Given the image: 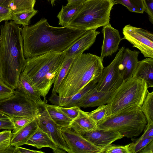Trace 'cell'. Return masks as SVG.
<instances>
[{"label": "cell", "mask_w": 153, "mask_h": 153, "mask_svg": "<svg viewBox=\"0 0 153 153\" xmlns=\"http://www.w3.org/2000/svg\"><path fill=\"white\" fill-rule=\"evenodd\" d=\"M15 92L14 90L7 85L0 77V101L10 97Z\"/></svg>", "instance_id": "8d00e7d4"}, {"label": "cell", "mask_w": 153, "mask_h": 153, "mask_svg": "<svg viewBox=\"0 0 153 153\" xmlns=\"http://www.w3.org/2000/svg\"><path fill=\"white\" fill-rule=\"evenodd\" d=\"M104 67L100 56L82 53L75 57L68 73L59 86L58 94L50 102L69 98L91 80L100 77Z\"/></svg>", "instance_id": "3957f363"}, {"label": "cell", "mask_w": 153, "mask_h": 153, "mask_svg": "<svg viewBox=\"0 0 153 153\" xmlns=\"http://www.w3.org/2000/svg\"><path fill=\"white\" fill-rule=\"evenodd\" d=\"M35 3L36 0H13L12 12L16 13L33 10Z\"/></svg>", "instance_id": "4dcf8cb0"}, {"label": "cell", "mask_w": 153, "mask_h": 153, "mask_svg": "<svg viewBox=\"0 0 153 153\" xmlns=\"http://www.w3.org/2000/svg\"><path fill=\"white\" fill-rule=\"evenodd\" d=\"M102 32L103 40L100 57L103 61L105 57L111 56L117 51L123 39L121 38L119 31L111 26L110 23L103 26Z\"/></svg>", "instance_id": "4fadbf2b"}, {"label": "cell", "mask_w": 153, "mask_h": 153, "mask_svg": "<svg viewBox=\"0 0 153 153\" xmlns=\"http://www.w3.org/2000/svg\"><path fill=\"white\" fill-rule=\"evenodd\" d=\"M139 153H153V140H152Z\"/></svg>", "instance_id": "7bdbcfd3"}, {"label": "cell", "mask_w": 153, "mask_h": 153, "mask_svg": "<svg viewBox=\"0 0 153 153\" xmlns=\"http://www.w3.org/2000/svg\"><path fill=\"white\" fill-rule=\"evenodd\" d=\"M55 106L58 110L62 112L72 120L77 117L80 109V108L77 106L65 107L55 105Z\"/></svg>", "instance_id": "d590c367"}, {"label": "cell", "mask_w": 153, "mask_h": 153, "mask_svg": "<svg viewBox=\"0 0 153 153\" xmlns=\"http://www.w3.org/2000/svg\"><path fill=\"white\" fill-rule=\"evenodd\" d=\"M143 80L132 77L123 81L110 97L107 104L109 115L115 114L128 108H140L149 91Z\"/></svg>", "instance_id": "52a82bcc"}, {"label": "cell", "mask_w": 153, "mask_h": 153, "mask_svg": "<svg viewBox=\"0 0 153 153\" xmlns=\"http://www.w3.org/2000/svg\"><path fill=\"white\" fill-rule=\"evenodd\" d=\"M145 10L148 14L150 21L153 23V0H143Z\"/></svg>", "instance_id": "f35d334b"}, {"label": "cell", "mask_w": 153, "mask_h": 153, "mask_svg": "<svg viewBox=\"0 0 153 153\" xmlns=\"http://www.w3.org/2000/svg\"><path fill=\"white\" fill-rule=\"evenodd\" d=\"M64 52H51L26 59L22 73L45 99L65 58Z\"/></svg>", "instance_id": "277c9868"}, {"label": "cell", "mask_w": 153, "mask_h": 153, "mask_svg": "<svg viewBox=\"0 0 153 153\" xmlns=\"http://www.w3.org/2000/svg\"><path fill=\"white\" fill-rule=\"evenodd\" d=\"M70 127L77 133L83 136L86 132L98 128L97 123L90 116L89 112L80 109L77 117L72 120Z\"/></svg>", "instance_id": "d6986e66"}, {"label": "cell", "mask_w": 153, "mask_h": 153, "mask_svg": "<svg viewBox=\"0 0 153 153\" xmlns=\"http://www.w3.org/2000/svg\"><path fill=\"white\" fill-rule=\"evenodd\" d=\"M81 4L62 5L60 11L57 16L59 19L58 24L62 27L68 26L81 7Z\"/></svg>", "instance_id": "d4e9b609"}, {"label": "cell", "mask_w": 153, "mask_h": 153, "mask_svg": "<svg viewBox=\"0 0 153 153\" xmlns=\"http://www.w3.org/2000/svg\"><path fill=\"white\" fill-rule=\"evenodd\" d=\"M100 77L91 80L79 91L72 97L66 99L58 100L54 105L65 107L77 106L80 101L84 96L89 91L96 86Z\"/></svg>", "instance_id": "603a6c76"}, {"label": "cell", "mask_w": 153, "mask_h": 153, "mask_svg": "<svg viewBox=\"0 0 153 153\" xmlns=\"http://www.w3.org/2000/svg\"><path fill=\"white\" fill-rule=\"evenodd\" d=\"M68 1L67 4L76 5L82 4L86 0H66Z\"/></svg>", "instance_id": "f6af8a7d"}, {"label": "cell", "mask_w": 153, "mask_h": 153, "mask_svg": "<svg viewBox=\"0 0 153 153\" xmlns=\"http://www.w3.org/2000/svg\"><path fill=\"white\" fill-rule=\"evenodd\" d=\"M38 12L35 10L18 13H12L11 20L17 25H22L23 27L29 25L31 19Z\"/></svg>", "instance_id": "83f0119b"}, {"label": "cell", "mask_w": 153, "mask_h": 153, "mask_svg": "<svg viewBox=\"0 0 153 153\" xmlns=\"http://www.w3.org/2000/svg\"><path fill=\"white\" fill-rule=\"evenodd\" d=\"M147 124L140 108L134 106L107 116L97 123L98 128L114 131L124 137L132 138L139 136Z\"/></svg>", "instance_id": "5b68a950"}, {"label": "cell", "mask_w": 153, "mask_h": 153, "mask_svg": "<svg viewBox=\"0 0 153 153\" xmlns=\"http://www.w3.org/2000/svg\"><path fill=\"white\" fill-rule=\"evenodd\" d=\"M0 77L8 86L16 88L26 59L24 52L22 28L13 21L0 27Z\"/></svg>", "instance_id": "7a4b0ae2"}, {"label": "cell", "mask_w": 153, "mask_h": 153, "mask_svg": "<svg viewBox=\"0 0 153 153\" xmlns=\"http://www.w3.org/2000/svg\"><path fill=\"white\" fill-rule=\"evenodd\" d=\"M89 114L92 119L97 124L109 115L108 105L107 104L99 106L96 109L89 112Z\"/></svg>", "instance_id": "1f68e13d"}, {"label": "cell", "mask_w": 153, "mask_h": 153, "mask_svg": "<svg viewBox=\"0 0 153 153\" xmlns=\"http://www.w3.org/2000/svg\"><path fill=\"white\" fill-rule=\"evenodd\" d=\"M25 144L32 146L38 149L45 147H49L52 149L54 153L66 152L59 148L48 134L39 126Z\"/></svg>", "instance_id": "ac0fdd59"}, {"label": "cell", "mask_w": 153, "mask_h": 153, "mask_svg": "<svg viewBox=\"0 0 153 153\" xmlns=\"http://www.w3.org/2000/svg\"><path fill=\"white\" fill-rule=\"evenodd\" d=\"M116 90L101 91H98L95 87L84 96L77 106L80 108H86L107 104L110 97Z\"/></svg>", "instance_id": "e0dca14e"}, {"label": "cell", "mask_w": 153, "mask_h": 153, "mask_svg": "<svg viewBox=\"0 0 153 153\" xmlns=\"http://www.w3.org/2000/svg\"><path fill=\"white\" fill-rule=\"evenodd\" d=\"M14 126L13 122L10 118L0 119V130H13Z\"/></svg>", "instance_id": "ab89813d"}, {"label": "cell", "mask_w": 153, "mask_h": 153, "mask_svg": "<svg viewBox=\"0 0 153 153\" xmlns=\"http://www.w3.org/2000/svg\"><path fill=\"white\" fill-rule=\"evenodd\" d=\"M114 0H86L68 26L88 31L109 24Z\"/></svg>", "instance_id": "8992f818"}, {"label": "cell", "mask_w": 153, "mask_h": 153, "mask_svg": "<svg viewBox=\"0 0 153 153\" xmlns=\"http://www.w3.org/2000/svg\"><path fill=\"white\" fill-rule=\"evenodd\" d=\"M41 151L31 150L20 147L15 146L13 153H44Z\"/></svg>", "instance_id": "b9f144b4"}, {"label": "cell", "mask_w": 153, "mask_h": 153, "mask_svg": "<svg viewBox=\"0 0 153 153\" xmlns=\"http://www.w3.org/2000/svg\"><path fill=\"white\" fill-rule=\"evenodd\" d=\"M35 118L18 117L10 118L13 122L14 126L12 133L18 131L29 123Z\"/></svg>", "instance_id": "e575fe53"}, {"label": "cell", "mask_w": 153, "mask_h": 153, "mask_svg": "<svg viewBox=\"0 0 153 153\" xmlns=\"http://www.w3.org/2000/svg\"><path fill=\"white\" fill-rule=\"evenodd\" d=\"M58 0H48V1H51V4L52 6H53L55 5V1Z\"/></svg>", "instance_id": "7dc6e473"}, {"label": "cell", "mask_w": 153, "mask_h": 153, "mask_svg": "<svg viewBox=\"0 0 153 153\" xmlns=\"http://www.w3.org/2000/svg\"><path fill=\"white\" fill-rule=\"evenodd\" d=\"M82 136L95 145L103 148L124 137L118 132L98 128L87 132Z\"/></svg>", "instance_id": "9a60e30c"}, {"label": "cell", "mask_w": 153, "mask_h": 153, "mask_svg": "<svg viewBox=\"0 0 153 153\" xmlns=\"http://www.w3.org/2000/svg\"><path fill=\"white\" fill-rule=\"evenodd\" d=\"M131 143L125 146L112 144L105 147L103 153H130Z\"/></svg>", "instance_id": "836d02e7"}, {"label": "cell", "mask_w": 153, "mask_h": 153, "mask_svg": "<svg viewBox=\"0 0 153 153\" xmlns=\"http://www.w3.org/2000/svg\"><path fill=\"white\" fill-rule=\"evenodd\" d=\"M125 48L119 50L112 61L104 68L95 88L99 91H107L116 89L123 80L119 71V66Z\"/></svg>", "instance_id": "30bf717a"}, {"label": "cell", "mask_w": 153, "mask_h": 153, "mask_svg": "<svg viewBox=\"0 0 153 153\" xmlns=\"http://www.w3.org/2000/svg\"><path fill=\"white\" fill-rule=\"evenodd\" d=\"M10 97L0 101V112L10 118L18 117L36 118L43 106L37 104L15 90Z\"/></svg>", "instance_id": "ba28073f"}, {"label": "cell", "mask_w": 153, "mask_h": 153, "mask_svg": "<svg viewBox=\"0 0 153 153\" xmlns=\"http://www.w3.org/2000/svg\"><path fill=\"white\" fill-rule=\"evenodd\" d=\"M87 31L69 26H53L42 18L22 28L25 57L27 59L49 52H64Z\"/></svg>", "instance_id": "6da1fadb"}, {"label": "cell", "mask_w": 153, "mask_h": 153, "mask_svg": "<svg viewBox=\"0 0 153 153\" xmlns=\"http://www.w3.org/2000/svg\"><path fill=\"white\" fill-rule=\"evenodd\" d=\"M74 59L65 57L53 83V86L51 94L49 98V100L50 101L57 95V91L58 88L67 74Z\"/></svg>", "instance_id": "484cf974"}, {"label": "cell", "mask_w": 153, "mask_h": 153, "mask_svg": "<svg viewBox=\"0 0 153 153\" xmlns=\"http://www.w3.org/2000/svg\"><path fill=\"white\" fill-rule=\"evenodd\" d=\"M139 53L138 51L125 48L119 66L120 73L123 81L132 77L139 61Z\"/></svg>", "instance_id": "2e32d148"}, {"label": "cell", "mask_w": 153, "mask_h": 153, "mask_svg": "<svg viewBox=\"0 0 153 153\" xmlns=\"http://www.w3.org/2000/svg\"><path fill=\"white\" fill-rule=\"evenodd\" d=\"M10 118L7 115L0 112V119H6Z\"/></svg>", "instance_id": "bcb514c9"}, {"label": "cell", "mask_w": 153, "mask_h": 153, "mask_svg": "<svg viewBox=\"0 0 153 153\" xmlns=\"http://www.w3.org/2000/svg\"><path fill=\"white\" fill-rule=\"evenodd\" d=\"M13 0H0V5L6 7H11Z\"/></svg>", "instance_id": "ee69618b"}, {"label": "cell", "mask_w": 153, "mask_h": 153, "mask_svg": "<svg viewBox=\"0 0 153 153\" xmlns=\"http://www.w3.org/2000/svg\"><path fill=\"white\" fill-rule=\"evenodd\" d=\"M114 4H119L126 7L131 12L143 13L145 8L143 0H114Z\"/></svg>", "instance_id": "f546056e"}, {"label": "cell", "mask_w": 153, "mask_h": 153, "mask_svg": "<svg viewBox=\"0 0 153 153\" xmlns=\"http://www.w3.org/2000/svg\"><path fill=\"white\" fill-rule=\"evenodd\" d=\"M11 7H6L0 5V23L2 21L11 20L12 13Z\"/></svg>", "instance_id": "74e56055"}, {"label": "cell", "mask_w": 153, "mask_h": 153, "mask_svg": "<svg viewBox=\"0 0 153 153\" xmlns=\"http://www.w3.org/2000/svg\"><path fill=\"white\" fill-rule=\"evenodd\" d=\"M15 90L24 95L30 100L42 106L46 102V99L42 100L38 91L21 73Z\"/></svg>", "instance_id": "ffe728a7"}, {"label": "cell", "mask_w": 153, "mask_h": 153, "mask_svg": "<svg viewBox=\"0 0 153 153\" xmlns=\"http://www.w3.org/2000/svg\"><path fill=\"white\" fill-rule=\"evenodd\" d=\"M60 129L71 153H103L105 147L95 145L70 127Z\"/></svg>", "instance_id": "8fae6325"}, {"label": "cell", "mask_w": 153, "mask_h": 153, "mask_svg": "<svg viewBox=\"0 0 153 153\" xmlns=\"http://www.w3.org/2000/svg\"><path fill=\"white\" fill-rule=\"evenodd\" d=\"M153 140V137L137 139L134 142L131 143L130 153H139Z\"/></svg>", "instance_id": "d6a6232c"}, {"label": "cell", "mask_w": 153, "mask_h": 153, "mask_svg": "<svg viewBox=\"0 0 153 153\" xmlns=\"http://www.w3.org/2000/svg\"><path fill=\"white\" fill-rule=\"evenodd\" d=\"M44 105L41 111L36 117L38 126L48 134L59 148L66 152L71 153L60 128L51 118Z\"/></svg>", "instance_id": "7c38bea8"}, {"label": "cell", "mask_w": 153, "mask_h": 153, "mask_svg": "<svg viewBox=\"0 0 153 153\" xmlns=\"http://www.w3.org/2000/svg\"><path fill=\"white\" fill-rule=\"evenodd\" d=\"M144 80L148 88L153 87V58L147 57L139 61L132 77Z\"/></svg>", "instance_id": "44dd1931"}, {"label": "cell", "mask_w": 153, "mask_h": 153, "mask_svg": "<svg viewBox=\"0 0 153 153\" xmlns=\"http://www.w3.org/2000/svg\"><path fill=\"white\" fill-rule=\"evenodd\" d=\"M45 106L53 121L60 128L70 127L72 120L58 110L55 105L45 104Z\"/></svg>", "instance_id": "cb8c5ba5"}, {"label": "cell", "mask_w": 153, "mask_h": 153, "mask_svg": "<svg viewBox=\"0 0 153 153\" xmlns=\"http://www.w3.org/2000/svg\"><path fill=\"white\" fill-rule=\"evenodd\" d=\"M100 33L96 30L87 31L79 37L69 48L64 51L66 57L74 58L85 50H88L95 42Z\"/></svg>", "instance_id": "5bb4252c"}, {"label": "cell", "mask_w": 153, "mask_h": 153, "mask_svg": "<svg viewBox=\"0 0 153 153\" xmlns=\"http://www.w3.org/2000/svg\"><path fill=\"white\" fill-rule=\"evenodd\" d=\"M125 39L138 49L145 57L153 58V34L142 28L128 25L123 29Z\"/></svg>", "instance_id": "9c48e42d"}, {"label": "cell", "mask_w": 153, "mask_h": 153, "mask_svg": "<svg viewBox=\"0 0 153 153\" xmlns=\"http://www.w3.org/2000/svg\"><path fill=\"white\" fill-rule=\"evenodd\" d=\"M153 137V124H146L144 130V133L138 139H141L148 137Z\"/></svg>", "instance_id": "60d3db41"}, {"label": "cell", "mask_w": 153, "mask_h": 153, "mask_svg": "<svg viewBox=\"0 0 153 153\" xmlns=\"http://www.w3.org/2000/svg\"><path fill=\"white\" fill-rule=\"evenodd\" d=\"M12 134L10 130L0 132V153H13L15 146L10 143Z\"/></svg>", "instance_id": "f1b7e54d"}, {"label": "cell", "mask_w": 153, "mask_h": 153, "mask_svg": "<svg viewBox=\"0 0 153 153\" xmlns=\"http://www.w3.org/2000/svg\"><path fill=\"white\" fill-rule=\"evenodd\" d=\"M36 118L17 132L12 133L10 145L14 146H21L25 144L38 127Z\"/></svg>", "instance_id": "7402d4cb"}, {"label": "cell", "mask_w": 153, "mask_h": 153, "mask_svg": "<svg viewBox=\"0 0 153 153\" xmlns=\"http://www.w3.org/2000/svg\"><path fill=\"white\" fill-rule=\"evenodd\" d=\"M147 120V125L153 124V91L148 93L140 107Z\"/></svg>", "instance_id": "4316f807"}, {"label": "cell", "mask_w": 153, "mask_h": 153, "mask_svg": "<svg viewBox=\"0 0 153 153\" xmlns=\"http://www.w3.org/2000/svg\"><path fill=\"white\" fill-rule=\"evenodd\" d=\"M1 35L0 34V47L1 42Z\"/></svg>", "instance_id": "c3c4849f"}]
</instances>
